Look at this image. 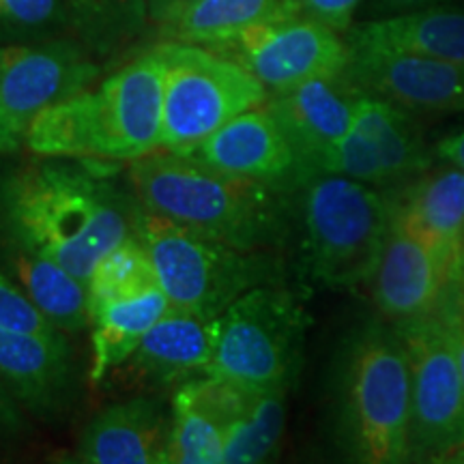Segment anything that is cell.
Segmentation results:
<instances>
[{
	"instance_id": "1",
	"label": "cell",
	"mask_w": 464,
	"mask_h": 464,
	"mask_svg": "<svg viewBox=\"0 0 464 464\" xmlns=\"http://www.w3.org/2000/svg\"><path fill=\"white\" fill-rule=\"evenodd\" d=\"M140 202L97 168L39 161L0 181V237L89 284L95 266L138 235Z\"/></svg>"
},
{
	"instance_id": "2",
	"label": "cell",
	"mask_w": 464,
	"mask_h": 464,
	"mask_svg": "<svg viewBox=\"0 0 464 464\" xmlns=\"http://www.w3.org/2000/svg\"><path fill=\"white\" fill-rule=\"evenodd\" d=\"M158 48L103 80L39 112L24 144L50 160H130L161 149L164 56Z\"/></svg>"
},
{
	"instance_id": "3",
	"label": "cell",
	"mask_w": 464,
	"mask_h": 464,
	"mask_svg": "<svg viewBox=\"0 0 464 464\" xmlns=\"http://www.w3.org/2000/svg\"><path fill=\"white\" fill-rule=\"evenodd\" d=\"M334 426L344 464H413L409 357L390 321L365 323L342 344Z\"/></svg>"
},
{
	"instance_id": "4",
	"label": "cell",
	"mask_w": 464,
	"mask_h": 464,
	"mask_svg": "<svg viewBox=\"0 0 464 464\" xmlns=\"http://www.w3.org/2000/svg\"><path fill=\"white\" fill-rule=\"evenodd\" d=\"M130 183L142 208L222 246L256 254L284 232L282 191L232 177L194 155L155 150L131 161Z\"/></svg>"
},
{
	"instance_id": "5",
	"label": "cell",
	"mask_w": 464,
	"mask_h": 464,
	"mask_svg": "<svg viewBox=\"0 0 464 464\" xmlns=\"http://www.w3.org/2000/svg\"><path fill=\"white\" fill-rule=\"evenodd\" d=\"M293 191L299 194L301 254L312 280L335 290L368 284L390 232V194L329 172L312 174Z\"/></svg>"
},
{
	"instance_id": "6",
	"label": "cell",
	"mask_w": 464,
	"mask_h": 464,
	"mask_svg": "<svg viewBox=\"0 0 464 464\" xmlns=\"http://www.w3.org/2000/svg\"><path fill=\"white\" fill-rule=\"evenodd\" d=\"M307 312L293 290L263 284L219 314L208 374L249 392L290 387L301 363Z\"/></svg>"
},
{
	"instance_id": "7",
	"label": "cell",
	"mask_w": 464,
	"mask_h": 464,
	"mask_svg": "<svg viewBox=\"0 0 464 464\" xmlns=\"http://www.w3.org/2000/svg\"><path fill=\"white\" fill-rule=\"evenodd\" d=\"M138 237L172 307L219 316L247 290L276 284L265 254L222 246L142 207Z\"/></svg>"
},
{
	"instance_id": "8",
	"label": "cell",
	"mask_w": 464,
	"mask_h": 464,
	"mask_svg": "<svg viewBox=\"0 0 464 464\" xmlns=\"http://www.w3.org/2000/svg\"><path fill=\"white\" fill-rule=\"evenodd\" d=\"M161 150L189 153L232 119L265 106L269 92L239 63L198 45L166 42Z\"/></svg>"
},
{
	"instance_id": "9",
	"label": "cell",
	"mask_w": 464,
	"mask_h": 464,
	"mask_svg": "<svg viewBox=\"0 0 464 464\" xmlns=\"http://www.w3.org/2000/svg\"><path fill=\"white\" fill-rule=\"evenodd\" d=\"M404 342L413 400V464L464 443V382L439 312L392 323Z\"/></svg>"
},
{
	"instance_id": "10",
	"label": "cell",
	"mask_w": 464,
	"mask_h": 464,
	"mask_svg": "<svg viewBox=\"0 0 464 464\" xmlns=\"http://www.w3.org/2000/svg\"><path fill=\"white\" fill-rule=\"evenodd\" d=\"M218 54L247 69L271 97L310 80L344 73L348 42L332 26L297 11L247 28Z\"/></svg>"
},
{
	"instance_id": "11",
	"label": "cell",
	"mask_w": 464,
	"mask_h": 464,
	"mask_svg": "<svg viewBox=\"0 0 464 464\" xmlns=\"http://www.w3.org/2000/svg\"><path fill=\"white\" fill-rule=\"evenodd\" d=\"M97 75L100 67L69 39L0 48V121L15 147L34 116L91 89Z\"/></svg>"
},
{
	"instance_id": "12",
	"label": "cell",
	"mask_w": 464,
	"mask_h": 464,
	"mask_svg": "<svg viewBox=\"0 0 464 464\" xmlns=\"http://www.w3.org/2000/svg\"><path fill=\"white\" fill-rule=\"evenodd\" d=\"M346 75L365 95L413 114L464 112V67L443 58L348 42Z\"/></svg>"
},
{
	"instance_id": "13",
	"label": "cell",
	"mask_w": 464,
	"mask_h": 464,
	"mask_svg": "<svg viewBox=\"0 0 464 464\" xmlns=\"http://www.w3.org/2000/svg\"><path fill=\"white\" fill-rule=\"evenodd\" d=\"M362 97L363 91L346 72L310 80L269 97L266 106L295 150L301 181L321 172L329 150L351 130Z\"/></svg>"
},
{
	"instance_id": "14",
	"label": "cell",
	"mask_w": 464,
	"mask_h": 464,
	"mask_svg": "<svg viewBox=\"0 0 464 464\" xmlns=\"http://www.w3.org/2000/svg\"><path fill=\"white\" fill-rule=\"evenodd\" d=\"M462 266L464 260L434 252L392 218L379 265L368 284L381 316L402 323L430 312Z\"/></svg>"
},
{
	"instance_id": "15",
	"label": "cell",
	"mask_w": 464,
	"mask_h": 464,
	"mask_svg": "<svg viewBox=\"0 0 464 464\" xmlns=\"http://www.w3.org/2000/svg\"><path fill=\"white\" fill-rule=\"evenodd\" d=\"M188 155L216 170L263 183L282 194L301 183L295 150L266 103L232 119Z\"/></svg>"
},
{
	"instance_id": "16",
	"label": "cell",
	"mask_w": 464,
	"mask_h": 464,
	"mask_svg": "<svg viewBox=\"0 0 464 464\" xmlns=\"http://www.w3.org/2000/svg\"><path fill=\"white\" fill-rule=\"evenodd\" d=\"M0 379L31 413H58L73 382V357L65 334L0 327Z\"/></svg>"
},
{
	"instance_id": "17",
	"label": "cell",
	"mask_w": 464,
	"mask_h": 464,
	"mask_svg": "<svg viewBox=\"0 0 464 464\" xmlns=\"http://www.w3.org/2000/svg\"><path fill=\"white\" fill-rule=\"evenodd\" d=\"M219 316H207L172 307L160 318L121 365L133 379L188 382L208 374L218 344Z\"/></svg>"
},
{
	"instance_id": "18",
	"label": "cell",
	"mask_w": 464,
	"mask_h": 464,
	"mask_svg": "<svg viewBox=\"0 0 464 464\" xmlns=\"http://www.w3.org/2000/svg\"><path fill=\"white\" fill-rule=\"evenodd\" d=\"M390 194L392 218L451 260H464V172L440 161Z\"/></svg>"
},
{
	"instance_id": "19",
	"label": "cell",
	"mask_w": 464,
	"mask_h": 464,
	"mask_svg": "<svg viewBox=\"0 0 464 464\" xmlns=\"http://www.w3.org/2000/svg\"><path fill=\"white\" fill-rule=\"evenodd\" d=\"M172 417L153 400L110 404L86 428L82 458L91 464H170Z\"/></svg>"
},
{
	"instance_id": "20",
	"label": "cell",
	"mask_w": 464,
	"mask_h": 464,
	"mask_svg": "<svg viewBox=\"0 0 464 464\" xmlns=\"http://www.w3.org/2000/svg\"><path fill=\"white\" fill-rule=\"evenodd\" d=\"M415 116L365 92L359 102L353 130L363 138L372 155L382 191L402 188L432 166V150Z\"/></svg>"
},
{
	"instance_id": "21",
	"label": "cell",
	"mask_w": 464,
	"mask_h": 464,
	"mask_svg": "<svg viewBox=\"0 0 464 464\" xmlns=\"http://www.w3.org/2000/svg\"><path fill=\"white\" fill-rule=\"evenodd\" d=\"M297 11L295 0H179L155 22L170 42L222 52L247 28Z\"/></svg>"
},
{
	"instance_id": "22",
	"label": "cell",
	"mask_w": 464,
	"mask_h": 464,
	"mask_svg": "<svg viewBox=\"0 0 464 464\" xmlns=\"http://www.w3.org/2000/svg\"><path fill=\"white\" fill-rule=\"evenodd\" d=\"M168 310L170 301L161 286L89 304L91 385H102L119 370Z\"/></svg>"
},
{
	"instance_id": "23",
	"label": "cell",
	"mask_w": 464,
	"mask_h": 464,
	"mask_svg": "<svg viewBox=\"0 0 464 464\" xmlns=\"http://www.w3.org/2000/svg\"><path fill=\"white\" fill-rule=\"evenodd\" d=\"M0 266L63 334L78 332L89 324V284L54 260L0 237Z\"/></svg>"
},
{
	"instance_id": "24",
	"label": "cell",
	"mask_w": 464,
	"mask_h": 464,
	"mask_svg": "<svg viewBox=\"0 0 464 464\" xmlns=\"http://www.w3.org/2000/svg\"><path fill=\"white\" fill-rule=\"evenodd\" d=\"M348 42L420 52L464 67V5L428 7L353 28Z\"/></svg>"
},
{
	"instance_id": "25",
	"label": "cell",
	"mask_w": 464,
	"mask_h": 464,
	"mask_svg": "<svg viewBox=\"0 0 464 464\" xmlns=\"http://www.w3.org/2000/svg\"><path fill=\"white\" fill-rule=\"evenodd\" d=\"M205 393L198 379L183 382L174 393L170 464H224L230 421Z\"/></svg>"
},
{
	"instance_id": "26",
	"label": "cell",
	"mask_w": 464,
	"mask_h": 464,
	"mask_svg": "<svg viewBox=\"0 0 464 464\" xmlns=\"http://www.w3.org/2000/svg\"><path fill=\"white\" fill-rule=\"evenodd\" d=\"M288 387L256 392L226 430L224 464H266L286 426Z\"/></svg>"
},
{
	"instance_id": "27",
	"label": "cell",
	"mask_w": 464,
	"mask_h": 464,
	"mask_svg": "<svg viewBox=\"0 0 464 464\" xmlns=\"http://www.w3.org/2000/svg\"><path fill=\"white\" fill-rule=\"evenodd\" d=\"M73 24L95 48L121 44L142 20V0H65Z\"/></svg>"
},
{
	"instance_id": "28",
	"label": "cell",
	"mask_w": 464,
	"mask_h": 464,
	"mask_svg": "<svg viewBox=\"0 0 464 464\" xmlns=\"http://www.w3.org/2000/svg\"><path fill=\"white\" fill-rule=\"evenodd\" d=\"M73 24L65 0H0V28L15 34H45Z\"/></svg>"
},
{
	"instance_id": "29",
	"label": "cell",
	"mask_w": 464,
	"mask_h": 464,
	"mask_svg": "<svg viewBox=\"0 0 464 464\" xmlns=\"http://www.w3.org/2000/svg\"><path fill=\"white\" fill-rule=\"evenodd\" d=\"M0 327L37 334L61 332L28 301L3 266H0Z\"/></svg>"
},
{
	"instance_id": "30",
	"label": "cell",
	"mask_w": 464,
	"mask_h": 464,
	"mask_svg": "<svg viewBox=\"0 0 464 464\" xmlns=\"http://www.w3.org/2000/svg\"><path fill=\"white\" fill-rule=\"evenodd\" d=\"M434 310L439 312L445 332H448L451 351H454L458 370H460L464 382V266L448 284Z\"/></svg>"
},
{
	"instance_id": "31",
	"label": "cell",
	"mask_w": 464,
	"mask_h": 464,
	"mask_svg": "<svg viewBox=\"0 0 464 464\" xmlns=\"http://www.w3.org/2000/svg\"><path fill=\"white\" fill-rule=\"evenodd\" d=\"M305 15L314 17L323 24L332 26L334 31H346L351 24L353 14L362 0H295Z\"/></svg>"
},
{
	"instance_id": "32",
	"label": "cell",
	"mask_w": 464,
	"mask_h": 464,
	"mask_svg": "<svg viewBox=\"0 0 464 464\" xmlns=\"http://www.w3.org/2000/svg\"><path fill=\"white\" fill-rule=\"evenodd\" d=\"M24 430V406L17 402L7 382L0 379V440L14 439Z\"/></svg>"
},
{
	"instance_id": "33",
	"label": "cell",
	"mask_w": 464,
	"mask_h": 464,
	"mask_svg": "<svg viewBox=\"0 0 464 464\" xmlns=\"http://www.w3.org/2000/svg\"><path fill=\"white\" fill-rule=\"evenodd\" d=\"M434 155L440 161H448V164L460 168L464 172V130L450 133L443 140H439L437 147H434Z\"/></svg>"
},
{
	"instance_id": "34",
	"label": "cell",
	"mask_w": 464,
	"mask_h": 464,
	"mask_svg": "<svg viewBox=\"0 0 464 464\" xmlns=\"http://www.w3.org/2000/svg\"><path fill=\"white\" fill-rule=\"evenodd\" d=\"M415 464H464V443L456 445V448L439 451V454L423 458Z\"/></svg>"
},
{
	"instance_id": "35",
	"label": "cell",
	"mask_w": 464,
	"mask_h": 464,
	"mask_svg": "<svg viewBox=\"0 0 464 464\" xmlns=\"http://www.w3.org/2000/svg\"><path fill=\"white\" fill-rule=\"evenodd\" d=\"M147 3V9L150 11V17H158L160 14H164L166 9H170L174 3H179V0H144Z\"/></svg>"
},
{
	"instance_id": "36",
	"label": "cell",
	"mask_w": 464,
	"mask_h": 464,
	"mask_svg": "<svg viewBox=\"0 0 464 464\" xmlns=\"http://www.w3.org/2000/svg\"><path fill=\"white\" fill-rule=\"evenodd\" d=\"M382 3L392 5V7H423V5L439 3V0H382Z\"/></svg>"
},
{
	"instance_id": "37",
	"label": "cell",
	"mask_w": 464,
	"mask_h": 464,
	"mask_svg": "<svg viewBox=\"0 0 464 464\" xmlns=\"http://www.w3.org/2000/svg\"><path fill=\"white\" fill-rule=\"evenodd\" d=\"M17 147L14 144V140L7 136V131H5L3 127V121H0V153H11V150H15Z\"/></svg>"
},
{
	"instance_id": "38",
	"label": "cell",
	"mask_w": 464,
	"mask_h": 464,
	"mask_svg": "<svg viewBox=\"0 0 464 464\" xmlns=\"http://www.w3.org/2000/svg\"><path fill=\"white\" fill-rule=\"evenodd\" d=\"M67 464H91L89 460H84V458H82V460H75V462H67Z\"/></svg>"
}]
</instances>
